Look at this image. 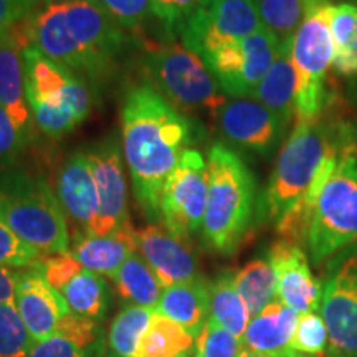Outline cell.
Here are the masks:
<instances>
[{"label":"cell","instance_id":"6da1fadb","mask_svg":"<svg viewBox=\"0 0 357 357\" xmlns=\"http://www.w3.org/2000/svg\"><path fill=\"white\" fill-rule=\"evenodd\" d=\"M121 142L136 202L159 222L160 194L189 149L192 124L153 84H137L123 101Z\"/></svg>","mask_w":357,"mask_h":357},{"label":"cell","instance_id":"7a4b0ae2","mask_svg":"<svg viewBox=\"0 0 357 357\" xmlns=\"http://www.w3.org/2000/svg\"><path fill=\"white\" fill-rule=\"evenodd\" d=\"M25 32L30 45L83 79L106 77L128 42L96 0L45 7L25 22Z\"/></svg>","mask_w":357,"mask_h":357},{"label":"cell","instance_id":"3957f363","mask_svg":"<svg viewBox=\"0 0 357 357\" xmlns=\"http://www.w3.org/2000/svg\"><path fill=\"white\" fill-rule=\"evenodd\" d=\"M281 238L305 243L310 260L323 265L357 242V158L333 159L291 212L276 223Z\"/></svg>","mask_w":357,"mask_h":357},{"label":"cell","instance_id":"277c9868","mask_svg":"<svg viewBox=\"0 0 357 357\" xmlns=\"http://www.w3.org/2000/svg\"><path fill=\"white\" fill-rule=\"evenodd\" d=\"M208 192L202 236L208 248L231 255L258 213L257 181L247 162L225 144L208 151Z\"/></svg>","mask_w":357,"mask_h":357},{"label":"cell","instance_id":"5b68a950","mask_svg":"<svg viewBox=\"0 0 357 357\" xmlns=\"http://www.w3.org/2000/svg\"><path fill=\"white\" fill-rule=\"evenodd\" d=\"M0 220L42 255L70 252L65 211L43 177L20 169L0 174Z\"/></svg>","mask_w":357,"mask_h":357},{"label":"cell","instance_id":"8992f818","mask_svg":"<svg viewBox=\"0 0 357 357\" xmlns=\"http://www.w3.org/2000/svg\"><path fill=\"white\" fill-rule=\"evenodd\" d=\"M22 60L33 126L45 136H65L88 118L93 96L82 77L45 56L30 43L22 50Z\"/></svg>","mask_w":357,"mask_h":357},{"label":"cell","instance_id":"52a82bcc","mask_svg":"<svg viewBox=\"0 0 357 357\" xmlns=\"http://www.w3.org/2000/svg\"><path fill=\"white\" fill-rule=\"evenodd\" d=\"M333 3L318 2L307 7L306 17L291 42L296 70L294 118L301 121L319 118L336 89L329 86V68L334 60L331 35Z\"/></svg>","mask_w":357,"mask_h":357},{"label":"cell","instance_id":"ba28073f","mask_svg":"<svg viewBox=\"0 0 357 357\" xmlns=\"http://www.w3.org/2000/svg\"><path fill=\"white\" fill-rule=\"evenodd\" d=\"M144 68L153 86L176 108L218 114L225 106V95L211 70L185 45L153 47L144 58Z\"/></svg>","mask_w":357,"mask_h":357},{"label":"cell","instance_id":"9c48e42d","mask_svg":"<svg viewBox=\"0 0 357 357\" xmlns=\"http://www.w3.org/2000/svg\"><path fill=\"white\" fill-rule=\"evenodd\" d=\"M319 312L329 357H357V242L326 261Z\"/></svg>","mask_w":357,"mask_h":357},{"label":"cell","instance_id":"30bf717a","mask_svg":"<svg viewBox=\"0 0 357 357\" xmlns=\"http://www.w3.org/2000/svg\"><path fill=\"white\" fill-rule=\"evenodd\" d=\"M207 192V160L199 151L187 149L160 194L159 222L164 229L184 242L202 230Z\"/></svg>","mask_w":357,"mask_h":357},{"label":"cell","instance_id":"8fae6325","mask_svg":"<svg viewBox=\"0 0 357 357\" xmlns=\"http://www.w3.org/2000/svg\"><path fill=\"white\" fill-rule=\"evenodd\" d=\"M280 42L263 26L240 42L225 45L204 56L223 95L253 98L258 84L278 55Z\"/></svg>","mask_w":357,"mask_h":357},{"label":"cell","instance_id":"7c38bea8","mask_svg":"<svg viewBox=\"0 0 357 357\" xmlns=\"http://www.w3.org/2000/svg\"><path fill=\"white\" fill-rule=\"evenodd\" d=\"M263 29L255 0H208L182 30V45L200 58Z\"/></svg>","mask_w":357,"mask_h":357},{"label":"cell","instance_id":"4fadbf2b","mask_svg":"<svg viewBox=\"0 0 357 357\" xmlns=\"http://www.w3.org/2000/svg\"><path fill=\"white\" fill-rule=\"evenodd\" d=\"M95 177L98 208L86 235H109L128 225V187L119 141L109 136L86 151Z\"/></svg>","mask_w":357,"mask_h":357},{"label":"cell","instance_id":"5bb4252c","mask_svg":"<svg viewBox=\"0 0 357 357\" xmlns=\"http://www.w3.org/2000/svg\"><path fill=\"white\" fill-rule=\"evenodd\" d=\"M218 128L227 141L268 158L283 141L288 126L255 98H235L218 111Z\"/></svg>","mask_w":357,"mask_h":357},{"label":"cell","instance_id":"9a60e30c","mask_svg":"<svg viewBox=\"0 0 357 357\" xmlns=\"http://www.w3.org/2000/svg\"><path fill=\"white\" fill-rule=\"evenodd\" d=\"M15 307L33 342L55 336L70 307L63 294L45 278L40 263L17 271Z\"/></svg>","mask_w":357,"mask_h":357},{"label":"cell","instance_id":"2e32d148","mask_svg":"<svg viewBox=\"0 0 357 357\" xmlns=\"http://www.w3.org/2000/svg\"><path fill=\"white\" fill-rule=\"evenodd\" d=\"M268 261L278 281V298L294 311H319L323 300V281L314 278L310 261L300 245L280 240L268 252Z\"/></svg>","mask_w":357,"mask_h":357},{"label":"cell","instance_id":"e0dca14e","mask_svg":"<svg viewBox=\"0 0 357 357\" xmlns=\"http://www.w3.org/2000/svg\"><path fill=\"white\" fill-rule=\"evenodd\" d=\"M136 245L162 288L197 278V260L184 240L164 227L147 225L136 230Z\"/></svg>","mask_w":357,"mask_h":357},{"label":"cell","instance_id":"ac0fdd59","mask_svg":"<svg viewBox=\"0 0 357 357\" xmlns=\"http://www.w3.org/2000/svg\"><path fill=\"white\" fill-rule=\"evenodd\" d=\"M25 22L0 38V106L10 114L15 126L32 139L33 119L26 102L22 60V50L29 45Z\"/></svg>","mask_w":357,"mask_h":357},{"label":"cell","instance_id":"d6986e66","mask_svg":"<svg viewBox=\"0 0 357 357\" xmlns=\"http://www.w3.org/2000/svg\"><path fill=\"white\" fill-rule=\"evenodd\" d=\"M56 194L66 215L86 231L98 208L95 177L86 153H75L63 164L58 172Z\"/></svg>","mask_w":357,"mask_h":357},{"label":"cell","instance_id":"ffe728a7","mask_svg":"<svg viewBox=\"0 0 357 357\" xmlns=\"http://www.w3.org/2000/svg\"><path fill=\"white\" fill-rule=\"evenodd\" d=\"M136 230L128 223L121 230L109 235H78L70 253L86 270L111 276L136 253Z\"/></svg>","mask_w":357,"mask_h":357},{"label":"cell","instance_id":"44dd1931","mask_svg":"<svg viewBox=\"0 0 357 357\" xmlns=\"http://www.w3.org/2000/svg\"><path fill=\"white\" fill-rule=\"evenodd\" d=\"M300 312L283 305L281 301L271 303L261 312L250 319L242 337L243 349L260 352L270 357H280L289 349L296 329Z\"/></svg>","mask_w":357,"mask_h":357},{"label":"cell","instance_id":"7402d4cb","mask_svg":"<svg viewBox=\"0 0 357 357\" xmlns=\"http://www.w3.org/2000/svg\"><path fill=\"white\" fill-rule=\"evenodd\" d=\"M208 283L211 281L197 276L164 288L154 312L181 324L197 337L208 321Z\"/></svg>","mask_w":357,"mask_h":357},{"label":"cell","instance_id":"603a6c76","mask_svg":"<svg viewBox=\"0 0 357 357\" xmlns=\"http://www.w3.org/2000/svg\"><path fill=\"white\" fill-rule=\"evenodd\" d=\"M291 42L293 38L280 43L273 65L253 95L257 101L278 116L287 126H289L294 118V95H296V70L293 65Z\"/></svg>","mask_w":357,"mask_h":357},{"label":"cell","instance_id":"cb8c5ba5","mask_svg":"<svg viewBox=\"0 0 357 357\" xmlns=\"http://www.w3.org/2000/svg\"><path fill=\"white\" fill-rule=\"evenodd\" d=\"M250 319L248 307L235 288L234 273L223 271L208 283V321L242 341Z\"/></svg>","mask_w":357,"mask_h":357},{"label":"cell","instance_id":"d4e9b609","mask_svg":"<svg viewBox=\"0 0 357 357\" xmlns=\"http://www.w3.org/2000/svg\"><path fill=\"white\" fill-rule=\"evenodd\" d=\"M109 278L128 306H144L154 310L164 289L151 266L137 253L129 257Z\"/></svg>","mask_w":357,"mask_h":357},{"label":"cell","instance_id":"484cf974","mask_svg":"<svg viewBox=\"0 0 357 357\" xmlns=\"http://www.w3.org/2000/svg\"><path fill=\"white\" fill-rule=\"evenodd\" d=\"M70 311L83 318L101 321L109 310L111 291L101 275L83 268L79 273L60 291Z\"/></svg>","mask_w":357,"mask_h":357},{"label":"cell","instance_id":"4316f807","mask_svg":"<svg viewBox=\"0 0 357 357\" xmlns=\"http://www.w3.org/2000/svg\"><path fill=\"white\" fill-rule=\"evenodd\" d=\"M334 68L341 77L357 79V3L339 2L331 7Z\"/></svg>","mask_w":357,"mask_h":357},{"label":"cell","instance_id":"83f0119b","mask_svg":"<svg viewBox=\"0 0 357 357\" xmlns=\"http://www.w3.org/2000/svg\"><path fill=\"white\" fill-rule=\"evenodd\" d=\"M234 283L247 305L250 316H257L278 296V281L270 261L265 258L250 261L242 270L234 273Z\"/></svg>","mask_w":357,"mask_h":357},{"label":"cell","instance_id":"f1b7e54d","mask_svg":"<svg viewBox=\"0 0 357 357\" xmlns=\"http://www.w3.org/2000/svg\"><path fill=\"white\" fill-rule=\"evenodd\" d=\"M195 337L181 324L155 314L142 337L137 357H194Z\"/></svg>","mask_w":357,"mask_h":357},{"label":"cell","instance_id":"f546056e","mask_svg":"<svg viewBox=\"0 0 357 357\" xmlns=\"http://www.w3.org/2000/svg\"><path fill=\"white\" fill-rule=\"evenodd\" d=\"M154 318L153 307L126 306L109 328V352L116 357H137L141 341Z\"/></svg>","mask_w":357,"mask_h":357},{"label":"cell","instance_id":"4dcf8cb0","mask_svg":"<svg viewBox=\"0 0 357 357\" xmlns=\"http://www.w3.org/2000/svg\"><path fill=\"white\" fill-rule=\"evenodd\" d=\"M255 3L263 26L280 43L294 37L307 12V0H255Z\"/></svg>","mask_w":357,"mask_h":357},{"label":"cell","instance_id":"1f68e13d","mask_svg":"<svg viewBox=\"0 0 357 357\" xmlns=\"http://www.w3.org/2000/svg\"><path fill=\"white\" fill-rule=\"evenodd\" d=\"M33 344L15 303H0V357H26Z\"/></svg>","mask_w":357,"mask_h":357},{"label":"cell","instance_id":"d6a6232c","mask_svg":"<svg viewBox=\"0 0 357 357\" xmlns=\"http://www.w3.org/2000/svg\"><path fill=\"white\" fill-rule=\"evenodd\" d=\"M328 328L319 311L303 312L298 318L296 329H294L291 347L293 351L307 356H323L328 351Z\"/></svg>","mask_w":357,"mask_h":357},{"label":"cell","instance_id":"836d02e7","mask_svg":"<svg viewBox=\"0 0 357 357\" xmlns=\"http://www.w3.org/2000/svg\"><path fill=\"white\" fill-rule=\"evenodd\" d=\"M242 351V341L212 321L195 337L194 357H240Z\"/></svg>","mask_w":357,"mask_h":357},{"label":"cell","instance_id":"e575fe53","mask_svg":"<svg viewBox=\"0 0 357 357\" xmlns=\"http://www.w3.org/2000/svg\"><path fill=\"white\" fill-rule=\"evenodd\" d=\"M208 0H151V12L166 29L169 38L182 33L184 26L195 12Z\"/></svg>","mask_w":357,"mask_h":357},{"label":"cell","instance_id":"d590c367","mask_svg":"<svg viewBox=\"0 0 357 357\" xmlns=\"http://www.w3.org/2000/svg\"><path fill=\"white\" fill-rule=\"evenodd\" d=\"M43 255L19 238L8 227L0 220V266L12 268V270H24L38 265Z\"/></svg>","mask_w":357,"mask_h":357},{"label":"cell","instance_id":"8d00e7d4","mask_svg":"<svg viewBox=\"0 0 357 357\" xmlns=\"http://www.w3.org/2000/svg\"><path fill=\"white\" fill-rule=\"evenodd\" d=\"M124 30L139 29L151 12V0H96Z\"/></svg>","mask_w":357,"mask_h":357},{"label":"cell","instance_id":"74e56055","mask_svg":"<svg viewBox=\"0 0 357 357\" xmlns=\"http://www.w3.org/2000/svg\"><path fill=\"white\" fill-rule=\"evenodd\" d=\"M29 142L30 137L15 126L10 114L0 106V166L7 167L15 162Z\"/></svg>","mask_w":357,"mask_h":357},{"label":"cell","instance_id":"f35d334b","mask_svg":"<svg viewBox=\"0 0 357 357\" xmlns=\"http://www.w3.org/2000/svg\"><path fill=\"white\" fill-rule=\"evenodd\" d=\"M40 268H42L48 283L58 291H61L83 270V266L71 257L70 252L43 257L40 261Z\"/></svg>","mask_w":357,"mask_h":357},{"label":"cell","instance_id":"ab89813d","mask_svg":"<svg viewBox=\"0 0 357 357\" xmlns=\"http://www.w3.org/2000/svg\"><path fill=\"white\" fill-rule=\"evenodd\" d=\"M56 334L83 347H95L100 339V328H98L96 321L68 312L58 326Z\"/></svg>","mask_w":357,"mask_h":357},{"label":"cell","instance_id":"60d3db41","mask_svg":"<svg viewBox=\"0 0 357 357\" xmlns=\"http://www.w3.org/2000/svg\"><path fill=\"white\" fill-rule=\"evenodd\" d=\"M26 357H96L95 347H83L60 334L35 342Z\"/></svg>","mask_w":357,"mask_h":357},{"label":"cell","instance_id":"b9f144b4","mask_svg":"<svg viewBox=\"0 0 357 357\" xmlns=\"http://www.w3.org/2000/svg\"><path fill=\"white\" fill-rule=\"evenodd\" d=\"M40 0H0V38L35 15Z\"/></svg>","mask_w":357,"mask_h":357},{"label":"cell","instance_id":"7bdbcfd3","mask_svg":"<svg viewBox=\"0 0 357 357\" xmlns=\"http://www.w3.org/2000/svg\"><path fill=\"white\" fill-rule=\"evenodd\" d=\"M15 270L0 266V303H13L15 300Z\"/></svg>","mask_w":357,"mask_h":357},{"label":"cell","instance_id":"ee69618b","mask_svg":"<svg viewBox=\"0 0 357 357\" xmlns=\"http://www.w3.org/2000/svg\"><path fill=\"white\" fill-rule=\"evenodd\" d=\"M347 101L351 102L354 108H357V79L354 82H351V86H349V98H347Z\"/></svg>","mask_w":357,"mask_h":357},{"label":"cell","instance_id":"f6af8a7d","mask_svg":"<svg viewBox=\"0 0 357 357\" xmlns=\"http://www.w3.org/2000/svg\"><path fill=\"white\" fill-rule=\"evenodd\" d=\"M280 357H319V356H307V354H301V352L293 351L291 347H289V349H288L287 352H283V354H281Z\"/></svg>","mask_w":357,"mask_h":357},{"label":"cell","instance_id":"bcb514c9","mask_svg":"<svg viewBox=\"0 0 357 357\" xmlns=\"http://www.w3.org/2000/svg\"><path fill=\"white\" fill-rule=\"evenodd\" d=\"M352 109H354V155L357 158V108L352 106Z\"/></svg>","mask_w":357,"mask_h":357},{"label":"cell","instance_id":"7dc6e473","mask_svg":"<svg viewBox=\"0 0 357 357\" xmlns=\"http://www.w3.org/2000/svg\"><path fill=\"white\" fill-rule=\"evenodd\" d=\"M240 357H270V356L260 354V352L250 351V349H243V351H242V354H240Z\"/></svg>","mask_w":357,"mask_h":357},{"label":"cell","instance_id":"c3c4849f","mask_svg":"<svg viewBox=\"0 0 357 357\" xmlns=\"http://www.w3.org/2000/svg\"><path fill=\"white\" fill-rule=\"evenodd\" d=\"M40 2L45 3V7H48V6H56V3H66V2H73V0H40Z\"/></svg>","mask_w":357,"mask_h":357},{"label":"cell","instance_id":"681fc988","mask_svg":"<svg viewBox=\"0 0 357 357\" xmlns=\"http://www.w3.org/2000/svg\"><path fill=\"white\" fill-rule=\"evenodd\" d=\"M316 2H328V3H339V2H344V0H307V7L311 6V3H316Z\"/></svg>","mask_w":357,"mask_h":357},{"label":"cell","instance_id":"f907efd6","mask_svg":"<svg viewBox=\"0 0 357 357\" xmlns=\"http://www.w3.org/2000/svg\"><path fill=\"white\" fill-rule=\"evenodd\" d=\"M105 357H116V356H114V354H113V352H108V354H106V356H105Z\"/></svg>","mask_w":357,"mask_h":357}]
</instances>
